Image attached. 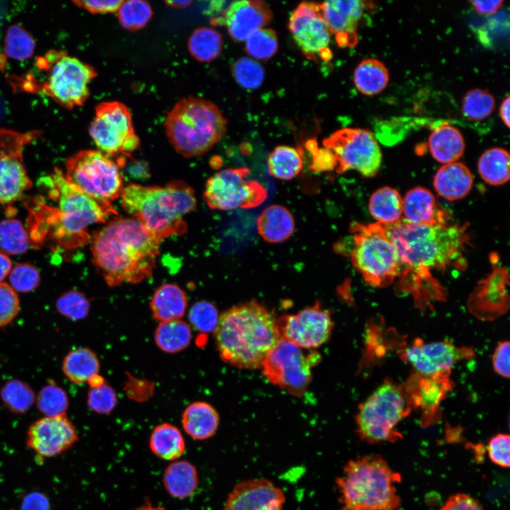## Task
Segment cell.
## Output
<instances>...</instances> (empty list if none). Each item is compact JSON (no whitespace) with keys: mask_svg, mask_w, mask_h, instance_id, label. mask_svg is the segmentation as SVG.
Instances as JSON below:
<instances>
[{"mask_svg":"<svg viewBox=\"0 0 510 510\" xmlns=\"http://www.w3.org/2000/svg\"><path fill=\"white\" fill-rule=\"evenodd\" d=\"M162 239L132 217H115L91 239L93 262L110 286L152 276Z\"/></svg>","mask_w":510,"mask_h":510,"instance_id":"1","label":"cell"},{"mask_svg":"<svg viewBox=\"0 0 510 510\" xmlns=\"http://www.w3.org/2000/svg\"><path fill=\"white\" fill-rule=\"evenodd\" d=\"M221 359L239 368H260L281 339L277 319L256 301L235 305L220 315L214 331Z\"/></svg>","mask_w":510,"mask_h":510,"instance_id":"2","label":"cell"},{"mask_svg":"<svg viewBox=\"0 0 510 510\" xmlns=\"http://www.w3.org/2000/svg\"><path fill=\"white\" fill-rule=\"evenodd\" d=\"M120 197L124 210L162 240L186 233L183 217L196 206L193 189L182 181L164 186L129 183Z\"/></svg>","mask_w":510,"mask_h":510,"instance_id":"3","label":"cell"},{"mask_svg":"<svg viewBox=\"0 0 510 510\" xmlns=\"http://www.w3.org/2000/svg\"><path fill=\"white\" fill-rule=\"evenodd\" d=\"M401 475L379 454L350 460L336 479L339 510H398Z\"/></svg>","mask_w":510,"mask_h":510,"instance_id":"4","label":"cell"},{"mask_svg":"<svg viewBox=\"0 0 510 510\" xmlns=\"http://www.w3.org/2000/svg\"><path fill=\"white\" fill-rule=\"evenodd\" d=\"M382 225L397 250L401 266L443 268L459 256L465 242V232L455 225H415L403 219Z\"/></svg>","mask_w":510,"mask_h":510,"instance_id":"5","label":"cell"},{"mask_svg":"<svg viewBox=\"0 0 510 510\" xmlns=\"http://www.w3.org/2000/svg\"><path fill=\"white\" fill-rule=\"evenodd\" d=\"M227 120L212 102L196 97L178 101L166 117L167 137L185 157L200 156L224 137Z\"/></svg>","mask_w":510,"mask_h":510,"instance_id":"6","label":"cell"},{"mask_svg":"<svg viewBox=\"0 0 510 510\" xmlns=\"http://www.w3.org/2000/svg\"><path fill=\"white\" fill-rule=\"evenodd\" d=\"M353 267L369 285L384 288L400 276L402 266L397 250L385 227L378 223L354 222L350 227Z\"/></svg>","mask_w":510,"mask_h":510,"instance_id":"7","label":"cell"},{"mask_svg":"<svg viewBox=\"0 0 510 510\" xmlns=\"http://www.w3.org/2000/svg\"><path fill=\"white\" fill-rule=\"evenodd\" d=\"M412 409L403 385L385 380L360 404L356 417L357 433L368 443L396 442L402 434L395 428Z\"/></svg>","mask_w":510,"mask_h":510,"instance_id":"8","label":"cell"},{"mask_svg":"<svg viewBox=\"0 0 510 510\" xmlns=\"http://www.w3.org/2000/svg\"><path fill=\"white\" fill-rule=\"evenodd\" d=\"M38 68L46 73L44 94L68 109L80 106L89 98V84L97 73L89 64L62 50H50L38 59Z\"/></svg>","mask_w":510,"mask_h":510,"instance_id":"9","label":"cell"},{"mask_svg":"<svg viewBox=\"0 0 510 510\" xmlns=\"http://www.w3.org/2000/svg\"><path fill=\"white\" fill-rule=\"evenodd\" d=\"M121 167L99 150H81L66 162L65 178L76 190L106 204L120 196L123 189Z\"/></svg>","mask_w":510,"mask_h":510,"instance_id":"10","label":"cell"},{"mask_svg":"<svg viewBox=\"0 0 510 510\" xmlns=\"http://www.w3.org/2000/svg\"><path fill=\"white\" fill-rule=\"evenodd\" d=\"M294 344L280 339L265 358L261 369L266 379L289 394L300 397L312 380V369L320 356L306 353Z\"/></svg>","mask_w":510,"mask_h":510,"instance_id":"11","label":"cell"},{"mask_svg":"<svg viewBox=\"0 0 510 510\" xmlns=\"http://www.w3.org/2000/svg\"><path fill=\"white\" fill-rule=\"evenodd\" d=\"M89 131L99 151L110 157H130L140 145L131 113L120 102L98 104Z\"/></svg>","mask_w":510,"mask_h":510,"instance_id":"12","label":"cell"},{"mask_svg":"<svg viewBox=\"0 0 510 510\" xmlns=\"http://www.w3.org/2000/svg\"><path fill=\"white\" fill-rule=\"evenodd\" d=\"M246 167L229 168L210 176L205 186L203 199L213 210L250 209L263 203L268 196L259 181L248 179Z\"/></svg>","mask_w":510,"mask_h":510,"instance_id":"13","label":"cell"},{"mask_svg":"<svg viewBox=\"0 0 510 510\" xmlns=\"http://www.w3.org/2000/svg\"><path fill=\"white\" fill-rule=\"evenodd\" d=\"M334 154L336 171L354 170L373 177L382 163V152L373 134L365 129L346 128L336 130L322 142Z\"/></svg>","mask_w":510,"mask_h":510,"instance_id":"14","label":"cell"},{"mask_svg":"<svg viewBox=\"0 0 510 510\" xmlns=\"http://www.w3.org/2000/svg\"><path fill=\"white\" fill-rule=\"evenodd\" d=\"M40 135L39 131L21 132L0 129V203H11L32 187L23 165V150Z\"/></svg>","mask_w":510,"mask_h":510,"instance_id":"15","label":"cell"},{"mask_svg":"<svg viewBox=\"0 0 510 510\" xmlns=\"http://www.w3.org/2000/svg\"><path fill=\"white\" fill-rule=\"evenodd\" d=\"M277 325L281 339L311 351L327 341L334 323L329 310L316 302L295 314L278 317Z\"/></svg>","mask_w":510,"mask_h":510,"instance_id":"16","label":"cell"},{"mask_svg":"<svg viewBox=\"0 0 510 510\" xmlns=\"http://www.w3.org/2000/svg\"><path fill=\"white\" fill-rule=\"evenodd\" d=\"M399 353L417 373L426 376L450 374L456 363L475 356L470 347L458 346L447 340L425 343L420 339L404 346Z\"/></svg>","mask_w":510,"mask_h":510,"instance_id":"17","label":"cell"},{"mask_svg":"<svg viewBox=\"0 0 510 510\" xmlns=\"http://www.w3.org/2000/svg\"><path fill=\"white\" fill-rule=\"evenodd\" d=\"M289 30L306 57L311 60L318 57L325 60L329 59L332 34L319 3H300L290 17Z\"/></svg>","mask_w":510,"mask_h":510,"instance_id":"18","label":"cell"},{"mask_svg":"<svg viewBox=\"0 0 510 510\" xmlns=\"http://www.w3.org/2000/svg\"><path fill=\"white\" fill-rule=\"evenodd\" d=\"M78 439L75 426L63 414L34 421L28 430L26 443L38 456L52 458L69 450Z\"/></svg>","mask_w":510,"mask_h":510,"instance_id":"19","label":"cell"},{"mask_svg":"<svg viewBox=\"0 0 510 510\" xmlns=\"http://www.w3.org/2000/svg\"><path fill=\"white\" fill-rule=\"evenodd\" d=\"M452 387L450 374L426 376L416 373L403 385L412 409L421 412V424L425 427L438 419L440 404Z\"/></svg>","mask_w":510,"mask_h":510,"instance_id":"20","label":"cell"},{"mask_svg":"<svg viewBox=\"0 0 510 510\" xmlns=\"http://www.w3.org/2000/svg\"><path fill=\"white\" fill-rule=\"evenodd\" d=\"M285 494L265 478L237 483L229 493L222 510H283Z\"/></svg>","mask_w":510,"mask_h":510,"instance_id":"21","label":"cell"},{"mask_svg":"<svg viewBox=\"0 0 510 510\" xmlns=\"http://www.w3.org/2000/svg\"><path fill=\"white\" fill-rule=\"evenodd\" d=\"M322 15L337 44L353 47L358 41L357 28L364 13L365 1H327L319 4Z\"/></svg>","mask_w":510,"mask_h":510,"instance_id":"22","label":"cell"},{"mask_svg":"<svg viewBox=\"0 0 510 510\" xmlns=\"http://www.w3.org/2000/svg\"><path fill=\"white\" fill-rule=\"evenodd\" d=\"M272 12L263 1L242 0L232 2L227 8L222 23L232 39L245 41L254 32L264 28L271 20Z\"/></svg>","mask_w":510,"mask_h":510,"instance_id":"23","label":"cell"},{"mask_svg":"<svg viewBox=\"0 0 510 510\" xmlns=\"http://www.w3.org/2000/svg\"><path fill=\"white\" fill-rule=\"evenodd\" d=\"M445 217L435 196L426 188H413L402 198V219L409 224L446 225Z\"/></svg>","mask_w":510,"mask_h":510,"instance_id":"24","label":"cell"},{"mask_svg":"<svg viewBox=\"0 0 510 510\" xmlns=\"http://www.w3.org/2000/svg\"><path fill=\"white\" fill-rule=\"evenodd\" d=\"M433 184L440 196L453 201L462 199L469 193L473 178L465 164L455 162L441 166L434 175Z\"/></svg>","mask_w":510,"mask_h":510,"instance_id":"25","label":"cell"},{"mask_svg":"<svg viewBox=\"0 0 510 510\" xmlns=\"http://www.w3.org/2000/svg\"><path fill=\"white\" fill-rule=\"evenodd\" d=\"M185 432L193 439L207 440L217 432L220 416L217 410L205 402H194L188 404L181 416Z\"/></svg>","mask_w":510,"mask_h":510,"instance_id":"26","label":"cell"},{"mask_svg":"<svg viewBox=\"0 0 510 510\" xmlns=\"http://www.w3.org/2000/svg\"><path fill=\"white\" fill-rule=\"evenodd\" d=\"M259 234L269 243H280L293 234L295 220L285 207L273 204L265 208L256 221Z\"/></svg>","mask_w":510,"mask_h":510,"instance_id":"27","label":"cell"},{"mask_svg":"<svg viewBox=\"0 0 510 510\" xmlns=\"http://www.w3.org/2000/svg\"><path fill=\"white\" fill-rule=\"evenodd\" d=\"M162 483L167 493L174 498L184 499L196 491L199 476L196 467L188 460L171 461L164 469Z\"/></svg>","mask_w":510,"mask_h":510,"instance_id":"28","label":"cell"},{"mask_svg":"<svg viewBox=\"0 0 510 510\" xmlns=\"http://www.w3.org/2000/svg\"><path fill=\"white\" fill-rule=\"evenodd\" d=\"M187 305L185 292L174 283L158 287L149 302L153 317L159 322L180 319L186 313Z\"/></svg>","mask_w":510,"mask_h":510,"instance_id":"29","label":"cell"},{"mask_svg":"<svg viewBox=\"0 0 510 510\" xmlns=\"http://www.w3.org/2000/svg\"><path fill=\"white\" fill-rule=\"evenodd\" d=\"M429 148L437 162L446 164L457 162L464 153L465 144L461 132L454 126L442 125L429 137Z\"/></svg>","mask_w":510,"mask_h":510,"instance_id":"30","label":"cell"},{"mask_svg":"<svg viewBox=\"0 0 510 510\" xmlns=\"http://www.w3.org/2000/svg\"><path fill=\"white\" fill-rule=\"evenodd\" d=\"M149 447L157 458L169 461L179 459L186 450V443L180 429L164 422L156 426L149 438Z\"/></svg>","mask_w":510,"mask_h":510,"instance_id":"31","label":"cell"},{"mask_svg":"<svg viewBox=\"0 0 510 510\" xmlns=\"http://www.w3.org/2000/svg\"><path fill=\"white\" fill-rule=\"evenodd\" d=\"M368 210L376 222L392 225L402 219V198L396 189L384 186L370 196Z\"/></svg>","mask_w":510,"mask_h":510,"instance_id":"32","label":"cell"},{"mask_svg":"<svg viewBox=\"0 0 510 510\" xmlns=\"http://www.w3.org/2000/svg\"><path fill=\"white\" fill-rule=\"evenodd\" d=\"M389 81V72L385 64L378 60H363L353 73V83L356 89L363 95L374 96L382 92Z\"/></svg>","mask_w":510,"mask_h":510,"instance_id":"33","label":"cell"},{"mask_svg":"<svg viewBox=\"0 0 510 510\" xmlns=\"http://www.w3.org/2000/svg\"><path fill=\"white\" fill-rule=\"evenodd\" d=\"M154 339L161 351L169 353H178L190 345L191 328L181 319L159 322L154 331Z\"/></svg>","mask_w":510,"mask_h":510,"instance_id":"34","label":"cell"},{"mask_svg":"<svg viewBox=\"0 0 510 510\" xmlns=\"http://www.w3.org/2000/svg\"><path fill=\"white\" fill-rule=\"evenodd\" d=\"M267 166L271 176L280 180H291L303 168L302 151L300 148L279 145L268 155Z\"/></svg>","mask_w":510,"mask_h":510,"instance_id":"35","label":"cell"},{"mask_svg":"<svg viewBox=\"0 0 510 510\" xmlns=\"http://www.w3.org/2000/svg\"><path fill=\"white\" fill-rule=\"evenodd\" d=\"M99 360L88 348H79L70 351L64 358L62 370L70 381L80 384L89 382L98 374Z\"/></svg>","mask_w":510,"mask_h":510,"instance_id":"36","label":"cell"},{"mask_svg":"<svg viewBox=\"0 0 510 510\" xmlns=\"http://www.w3.org/2000/svg\"><path fill=\"white\" fill-rule=\"evenodd\" d=\"M509 152L500 147L490 148L480 156L477 169L482 178L492 186L503 185L510 178Z\"/></svg>","mask_w":510,"mask_h":510,"instance_id":"37","label":"cell"},{"mask_svg":"<svg viewBox=\"0 0 510 510\" xmlns=\"http://www.w3.org/2000/svg\"><path fill=\"white\" fill-rule=\"evenodd\" d=\"M223 40L216 30L202 27L195 30L188 39V47L191 55L202 62L215 60L221 53Z\"/></svg>","mask_w":510,"mask_h":510,"instance_id":"38","label":"cell"},{"mask_svg":"<svg viewBox=\"0 0 510 510\" xmlns=\"http://www.w3.org/2000/svg\"><path fill=\"white\" fill-rule=\"evenodd\" d=\"M30 244L28 232L18 220L6 219L0 222V252L21 254Z\"/></svg>","mask_w":510,"mask_h":510,"instance_id":"39","label":"cell"},{"mask_svg":"<svg viewBox=\"0 0 510 510\" xmlns=\"http://www.w3.org/2000/svg\"><path fill=\"white\" fill-rule=\"evenodd\" d=\"M1 397L5 407L16 414L25 413L35 401V394L30 386L16 379L4 385Z\"/></svg>","mask_w":510,"mask_h":510,"instance_id":"40","label":"cell"},{"mask_svg":"<svg viewBox=\"0 0 510 510\" xmlns=\"http://www.w3.org/2000/svg\"><path fill=\"white\" fill-rule=\"evenodd\" d=\"M494 108V97L484 89H472L463 98V114L471 120L479 121L488 118Z\"/></svg>","mask_w":510,"mask_h":510,"instance_id":"41","label":"cell"},{"mask_svg":"<svg viewBox=\"0 0 510 510\" xmlns=\"http://www.w3.org/2000/svg\"><path fill=\"white\" fill-rule=\"evenodd\" d=\"M278 49L277 35L271 28H261L254 32L245 40L246 52L259 60L271 58L277 52Z\"/></svg>","mask_w":510,"mask_h":510,"instance_id":"42","label":"cell"},{"mask_svg":"<svg viewBox=\"0 0 510 510\" xmlns=\"http://www.w3.org/2000/svg\"><path fill=\"white\" fill-rule=\"evenodd\" d=\"M121 26L130 30L144 27L152 16V10L148 2L142 0L123 1L118 10Z\"/></svg>","mask_w":510,"mask_h":510,"instance_id":"43","label":"cell"},{"mask_svg":"<svg viewBox=\"0 0 510 510\" xmlns=\"http://www.w3.org/2000/svg\"><path fill=\"white\" fill-rule=\"evenodd\" d=\"M33 38L22 27L13 25L5 38L6 55L15 60H26L33 56L35 50Z\"/></svg>","mask_w":510,"mask_h":510,"instance_id":"44","label":"cell"},{"mask_svg":"<svg viewBox=\"0 0 510 510\" xmlns=\"http://www.w3.org/2000/svg\"><path fill=\"white\" fill-rule=\"evenodd\" d=\"M68 405V397L65 391L52 383L43 387L37 397L38 408L46 416L65 414Z\"/></svg>","mask_w":510,"mask_h":510,"instance_id":"45","label":"cell"},{"mask_svg":"<svg viewBox=\"0 0 510 510\" xmlns=\"http://www.w3.org/2000/svg\"><path fill=\"white\" fill-rule=\"evenodd\" d=\"M233 76L237 84L248 89L261 86L264 79L262 65L250 57H240L232 67Z\"/></svg>","mask_w":510,"mask_h":510,"instance_id":"46","label":"cell"},{"mask_svg":"<svg viewBox=\"0 0 510 510\" xmlns=\"http://www.w3.org/2000/svg\"><path fill=\"white\" fill-rule=\"evenodd\" d=\"M56 307L63 316L72 320H79L86 317L90 303L84 293L72 290L63 293L57 299Z\"/></svg>","mask_w":510,"mask_h":510,"instance_id":"47","label":"cell"},{"mask_svg":"<svg viewBox=\"0 0 510 510\" xmlns=\"http://www.w3.org/2000/svg\"><path fill=\"white\" fill-rule=\"evenodd\" d=\"M219 317L216 307L206 300L196 302L188 312V319L193 327L203 333L214 332Z\"/></svg>","mask_w":510,"mask_h":510,"instance_id":"48","label":"cell"},{"mask_svg":"<svg viewBox=\"0 0 510 510\" xmlns=\"http://www.w3.org/2000/svg\"><path fill=\"white\" fill-rule=\"evenodd\" d=\"M118 402L115 390L109 385L91 387L87 397L89 408L100 414H110Z\"/></svg>","mask_w":510,"mask_h":510,"instance_id":"49","label":"cell"},{"mask_svg":"<svg viewBox=\"0 0 510 510\" xmlns=\"http://www.w3.org/2000/svg\"><path fill=\"white\" fill-rule=\"evenodd\" d=\"M11 288L21 293L35 289L40 281L38 269L28 263L18 264L12 269L10 276Z\"/></svg>","mask_w":510,"mask_h":510,"instance_id":"50","label":"cell"},{"mask_svg":"<svg viewBox=\"0 0 510 510\" xmlns=\"http://www.w3.org/2000/svg\"><path fill=\"white\" fill-rule=\"evenodd\" d=\"M19 311V300L8 284L0 283V327L7 325Z\"/></svg>","mask_w":510,"mask_h":510,"instance_id":"51","label":"cell"},{"mask_svg":"<svg viewBox=\"0 0 510 510\" xmlns=\"http://www.w3.org/2000/svg\"><path fill=\"white\" fill-rule=\"evenodd\" d=\"M487 453L494 464L509 468L510 464V437L506 434L493 436L487 444Z\"/></svg>","mask_w":510,"mask_h":510,"instance_id":"52","label":"cell"},{"mask_svg":"<svg viewBox=\"0 0 510 510\" xmlns=\"http://www.w3.org/2000/svg\"><path fill=\"white\" fill-rule=\"evenodd\" d=\"M308 149L312 152L310 169L316 172L332 171L336 168V162L334 153L327 147L318 148L310 142Z\"/></svg>","mask_w":510,"mask_h":510,"instance_id":"53","label":"cell"},{"mask_svg":"<svg viewBox=\"0 0 510 510\" xmlns=\"http://www.w3.org/2000/svg\"><path fill=\"white\" fill-rule=\"evenodd\" d=\"M510 344L509 341L500 342L492 356L494 370L500 376L509 378Z\"/></svg>","mask_w":510,"mask_h":510,"instance_id":"54","label":"cell"},{"mask_svg":"<svg viewBox=\"0 0 510 510\" xmlns=\"http://www.w3.org/2000/svg\"><path fill=\"white\" fill-rule=\"evenodd\" d=\"M439 510H484L474 498L465 493L451 495Z\"/></svg>","mask_w":510,"mask_h":510,"instance_id":"55","label":"cell"},{"mask_svg":"<svg viewBox=\"0 0 510 510\" xmlns=\"http://www.w3.org/2000/svg\"><path fill=\"white\" fill-rule=\"evenodd\" d=\"M123 1H74L73 3L92 13H107L118 11Z\"/></svg>","mask_w":510,"mask_h":510,"instance_id":"56","label":"cell"},{"mask_svg":"<svg viewBox=\"0 0 510 510\" xmlns=\"http://www.w3.org/2000/svg\"><path fill=\"white\" fill-rule=\"evenodd\" d=\"M47 498L40 492H31L26 495L22 503L21 510H49Z\"/></svg>","mask_w":510,"mask_h":510,"instance_id":"57","label":"cell"},{"mask_svg":"<svg viewBox=\"0 0 510 510\" xmlns=\"http://www.w3.org/2000/svg\"><path fill=\"white\" fill-rule=\"evenodd\" d=\"M471 4L475 11L480 14L492 15L496 13L502 6L504 1H472Z\"/></svg>","mask_w":510,"mask_h":510,"instance_id":"58","label":"cell"},{"mask_svg":"<svg viewBox=\"0 0 510 510\" xmlns=\"http://www.w3.org/2000/svg\"><path fill=\"white\" fill-rule=\"evenodd\" d=\"M11 268V261L10 259L4 254L0 252V282L6 278Z\"/></svg>","mask_w":510,"mask_h":510,"instance_id":"59","label":"cell"},{"mask_svg":"<svg viewBox=\"0 0 510 510\" xmlns=\"http://www.w3.org/2000/svg\"><path fill=\"white\" fill-rule=\"evenodd\" d=\"M510 98L507 96L502 102L499 108V115L504 125L509 128V104Z\"/></svg>","mask_w":510,"mask_h":510,"instance_id":"60","label":"cell"},{"mask_svg":"<svg viewBox=\"0 0 510 510\" xmlns=\"http://www.w3.org/2000/svg\"><path fill=\"white\" fill-rule=\"evenodd\" d=\"M134 510H166V509L161 505L152 504L148 499H145L144 503Z\"/></svg>","mask_w":510,"mask_h":510,"instance_id":"61","label":"cell"},{"mask_svg":"<svg viewBox=\"0 0 510 510\" xmlns=\"http://www.w3.org/2000/svg\"><path fill=\"white\" fill-rule=\"evenodd\" d=\"M166 3L172 7L175 8H183L188 6L192 1H166Z\"/></svg>","mask_w":510,"mask_h":510,"instance_id":"62","label":"cell"}]
</instances>
